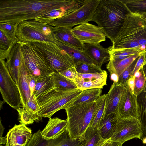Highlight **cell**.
<instances>
[{"instance_id":"6da1fadb","label":"cell","mask_w":146,"mask_h":146,"mask_svg":"<svg viewBox=\"0 0 146 146\" xmlns=\"http://www.w3.org/2000/svg\"><path fill=\"white\" fill-rule=\"evenodd\" d=\"M78 0H0V23L18 25L52 10L74 4Z\"/></svg>"},{"instance_id":"7a4b0ae2","label":"cell","mask_w":146,"mask_h":146,"mask_svg":"<svg viewBox=\"0 0 146 146\" xmlns=\"http://www.w3.org/2000/svg\"><path fill=\"white\" fill-rule=\"evenodd\" d=\"M130 13L122 0H100L90 21L95 22L113 43Z\"/></svg>"},{"instance_id":"3957f363","label":"cell","mask_w":146,"mask_h":146,"mask_svg":"<svg viewBox=\"0 0 146 146\" xmlns=\"http://www.w3.org/2000/svg\"><path fill=\"white\" fill-rule=\"evenodd\" d=\"M96 104V100L65 109L67 115V129L72 139L84 140Z\"/></svg>"},{"instance_id":"277c9868","label":"cell","mask_w":146,"mask_h":146,"mask_svg":"<svg viewBox=\"0 0 146 146\" xmlns=\"http://www.w3.org/2000/svg\"><path fill=\"white\" fill-rule=\"evenodd\" d=\"M82 92L77 89L66 91H58L55 88L36 98L38 106L37 114L42 117L51 118L56 112L65 109L67 104Z\"/></svg>"},{"instance_id":"5b68a950","label":"cell","mask_w":146,"mask_h":146,"mask_svg":"<svg viewBox=\"0 0 146 146\" xmlns=\"http://www.w3.org/2000/svg\"><path fill=\"white\" fill-rule=\"evenodd\" d=\"M29 42L42 54L54 72H60L75 66L72 58L54 41Z\"/></svg>"},{"instance_id":"8992f818","label":"cell","mask_w":146,"mask_h":146,"mask_svg":"<svg viewBox=\"0 0 146 146\" xmlns=\"http://www.w3.org/2000/svg\"><path fill=\"white\" fill-rule=\"evenodd\" d=\"M21 42L24 61L29 74L38 79L54 73L38 50L29 42Z\"/></svg>"},{"instance_id":"52a82bcc","label":"cell","mask_w":146,"mask_h":146,"mask_svg":"<svg viewBox=\"0 0 146 146\" xmlns=\"http://www.w3.org/2000/svg\"><path fill=\"white\" fill-rule=\"evenodd\" d=\"M100 0H86L79 8L69 14L51 22L48 25L55 27L72 28L88 23L94 15Z\"/></svg>"},{"instance_id":"ba28073f","label":"cell","mask_w":146,"mask_h":146,"mask_svg":"<svg viewBox=\"0 0 146 146\" xmlns=\"http://www.w3.org/2000/svg\"><path fill=\"white\" fill-rule=\"evenodd\" d=\"M0 91L3 101L16 110L21 99L18 88L11 76L4 60L0 59Z\"/></svg>"},{"instance_id":"9c48e42d","label":"cell","mask_w":146,"mask_h":146,"mask_svg":"<svg viewBox=\"0 0 146 146\" xmlns=\"http://www.w3.org/2000/svg\"><path fill=\"white\" fill-rule=\"evenodd\" d=\"M141 136L140 123L137 119L133 117L119 118L110 140L123 144L134 138L140 139Z\"/></svg>"},{"instance_id":"30bf717a","label":"cell","mask_w":146,"mask_h":146,"mask_svg":"<svg viewBox=\"0 0 146 146\" xmlns=\"http://www.w3.org/2000/svg\"><path fill=\"white\" fill-rule=\"evenodd\" d=\"M76 37L83 43L98 44L106 40L101 28L88 23L76 26L72 29Z\"/></svg>"},{"instance_id":"8fae6325","label":"cell","mask_w":146,"mask_h":146,"mask_svg":"<svg viewBox=\"0 0 146 146\" xmlns=\"http://www.w3.org/2000/svg\"><path fill=\"white\" fill-rule=\"evenodd\" d=\"M118 119L133 117L138 120L137 96L133 93L127 82L115 110Z\"/></svg>"},{"instance_id":"7c38bea8","label":"cell","mask_w":146,"mask_h":146,"mask_svg":"<svg viewBox=\"0 0 146 146\" xmlns=\"http://www.w3.org/2000/svg\"><path fill=\"white\" fill-rule=\"evenodd\" d=\"M40 130L33 134L26 146H80L78 140L72 139L66 129L56 139L46 140L42 137Z\"/></svg>"},{"instance_id":"4fadbf2b","label":"cell","mask_w":146,"mask_h":146,"mask_svg":"<svg viewBox=\"0 0 146 146\" xmlns=\"http://www.w3.org/2000/svg\"><path fill=\"white\" fill-rule=\"evenodd\" d=\"M107 72L103 70L100 73L96 74L78 73L74 79L78 88L84 90L96 88H102L107 85Z\"/></svg>"},{"instance_id":"5bb4252c","label":"cell","mask_w":146,"mask_h":146,"mask_svg":"<svg viewBox=\"0 0 146 146\" xmlns=\"http://www.w3.org/2000/svg\"><path fill=\"white\" fill-rule=\"evenodd\" d=\"M32 136L31 130L26 125H15L7 133L6 146H26Z\"/></svg>"},{"instance_id":"9a60e30c","label":"cell","mask_w":146,"mask_h":146,"mask_svg":"<svg viewBox=\"0 0 146 146\" xmlns=\"http://www.w3.org/2000/svg\"><path fill=\"white\" fill-rule=\"evenodd\" d=\"M125 20L127 22L139 45L146 50V20L139 14L130 13Z\"/></svg>"},{"instance_id":"2e32d148","label":"cell","mask_w":146,"mask_h":146,"mask_svg":"<svg viewBox=\"0 0 146 146\" xmlns=\"http://www.w3.org/2000/svg\"><path fill=\"white\" fill-rule=\"evenodd\" d=\"M16 36L18 41L22 42L33 41H53L50 38L25 21L17 25L16 29Z\"/></svg>"},{"instance_id":"e0dca14e","label":"cell","mask_w":146,"mask_h":146,"mask_svg":"<svg viewBox=\"0 0 146 146\" xmlns=\"http://www.w3.org/2000/svg\"><path fill=\"white\" fill-rule=\"evenodd\" d=\"M23 58L21 43L18 41L12 48L5 62L9 72L17 86L19 69Z\"/></svg>"},{"instance_id":"ac0fdd59","label":"cell","mask_w":146,"mask_h":146,"mask_svg":"<svg viewBox=\"0 0 146 146\" xmlns=\"http://www.w3.org/2000/svg\"><path fill=\"white\" fill-rule=\"evenodd\" d=\"M84 51L94 64L100 68L109 61L110 55L108 48H105L100 44L84 43Z\"/></svg>"},{"instance_id":"d6986e66","label":"cell","mask_w":146,"mask_h":146,"mask_svg":"<svg viewBox=\"0 0 146 146\" xmlns=\"http://www.w3.org/2000/svg\"><path fill=\"white\" fill-rule=\"evenodd\" d=\"M126 84L119 85L117 82H113L109 92L106 94L104 116L111 113H115L116 108L125 88Z\"/></svg>"},{"instance_id":"ffe728a7","label":"cell","mask_w":146,"mask_h":146,"mask_svg":"<svg viewBox=\"0 0 146 146\" xmlns=\"http://www.w3.org/2000/svg\"><path fill=\"white\" fill-rule=\"evenodd\" d=\"M67 121L57 117L50 118L41 131L42 137L46 140L54 139L60 137L67 129Z\"/></svg>"},{"instance_id":"44dd1931","label":"cell","mask_w":146,"mask_h":146,"mask_svg":"<svg viewBox=\"0 0 146 146\" xmlns=\"http://www.w3.org/2000/svg\"><path fill=\"white\" fill-rule=\"evenodd\" d=\"M72 28L54 27L53 31L54 40L72 46L81 51H84V44L80 42L72 32Z\"/></svg>"},{"instance_id":"7402d4cb","label":"cell","mask_w":146,"mask_h":146,"mask_svg":"<svg viewBox=\"0 0 146 146\" xmlns=\"http://www.w3.org/2000/svg\"><path fill=\"white\" fill-rule=\"evenodd\" d=\"M29 74L25 63L23 56L22 61L19 69L17 87L21 96L22 107L25 109L28 101L31 95L28 80L27 76Z\"/></svg>"},{"instance_id":"603a6c76","label":"cell","mask_w":146,"mask_h":146,"mask_svg":"<svg viewBox=\"0 0 146 146\" xmlns=\"http://www.w3.org/2000/svg\"><path fill=\"white\" fill-rule=\"evenodd\" d=\"M86 0H79L76 3L66 7L54 9L50 12L36 17L35 20L46 24L60 18L76 10L85 3Z\"/></svg>"},{"instance_id":"cb8c5ba5","label":"cell","mask_w":146,"mask_h":146,"mask_svg":"<svg viewBox=\"0 0 146 146\" xmlns=\"http://www.w3.org/2000/svg\"><path fill=\"white\" fill-rule=\"evenodd\" d=\"M138 120L141 131L140 139L146 144V88L137 96Z\"/></svg>"},{"instance_id":"d4e9b609","label":"cell","mask_w":146,"mask_h":146,"mask_svg":"<svg viewBox=\"0 0 146 146\" xmlns=\"http://www.w3.org/2000/svg\"><path fill=\"white\" fill-rule=\"evenodd\" d=\"M118 119L115 113L104 116L98 129L102 139H110L114 132Z\"/></svg>"},{"instance_id":"484cf974","label":"cell","mask_w":146,"mask_h":146,"mask_svg":"<svg viewBox=\"0 0 146 146\" xmlns=\"http://www.w3.org/2000/svg\"><path fill=\"white\" fill-rule=\"evenodd\" d=\"M102 92V89L100 88L82 91L79 95L67 104L65 109L71 106L95 101L100 96Z\"/></svg>"},{"instance_id":"4316f807","label":"cell","mask_w":146,"mask_h":146,"mask_svg":"<svg viewBox=\"0 0 146 146\" xmlns=\"http://www.w3.org/2000/svg\"><path fill=\"white\" fill-rule=\"evenodd\" d=\"M54 42L72 58L75 64L78 62L95 64L84 51H81L72 46L56 40H54Z\"/></svg>"},{"instance_id":"83f0119b","label":"cell","mask_w":146,"mask_h":146,"mask_svg":"<svg viewBox=\"0 0 146 146\" xmlns=\"http://www.w3.org/2000/svg\"><path fill=\"white\" fill-rule=\"evenodd\" d=\"M141 54L132 55L119 61L110 60L106 68L110 74L115 73L119 76Z\"/></svg>"},{"instance_id":"f1b7e54d","label":"cell","mask_w":146,"mask_h":146,"mask_svg":"<svg viewBox=\"0 0 146 146\" xmlns=\"http://www.w3.org/2000/svg\"><path fill=\"white\" fill-rule=\"evenodd\" d=\"M52 75L37 79L33 94L36 98L55 89Z\"/></svg>"},{"instance_id":"f546056e","label":"cell","mask_w":146,"mask_h":146,"mask_svg":"<svg viewBox=\"0 0 146 146\" xmlns=\"http://www.w3.org/2000/svg\"><path fill=\"white\" fill-rule=\"evenodd\" d=\"M108 48L110 55V60L115 61H120L132 55L141 54L146 50L137 48L113 49L111 46Z\"/></svg>"},{"instance_id":"4dcf8cb0","label":"cell","mask_w":146,"mask_h":146,"mask_svg":"<svg viewBox=\"0 0 146 146\" xmlns=\"http://www.w3.org/2000/svg\"><path fill=\"white\" fill-rule=\"evenodd\" d=\"M106 94L100 96L96 100V104L89 127L98 129L104 117Z\"/></svg>"},{"instance_id":"1f68e13d","label":"cell","mask_w":146,"mask_h":146,"mask_svg":"<svg viewBox=\"0 0 146 146\" xmlns=\"http://www.w3.org/2000/svg\"><path fill=\"white\" fill-rule=\"evenodd\" d=\"M52 75L57 91L63 92L78 89L74 80L67 78L58 72H54Z\"/></svg>"},{"instance_id":"d6a6232c","label":"cell","mask_w":146,"mask_h":146,"mask_svg":"<svg viewBox=\"0 0 146 146\" xmlns=\"http://www.w3.org/2000/svg\"><path fill=\"white\" fill-rule=\"evenodd\" d=\"M0 32V59L5 60L17 41L9 38L1 30Z\"/></svg>"},{"instance_id":"836d02e7","label":"cell","mask_w":146,"mask_h":146,"mask_svg":"<svg viewBox=\"0 0 146 146\" xmlns=\"http://www.w3.org/2000/svg\"><path fill=\"white\" fill-rule=\"evenodd\" d=\"M129 12L141 14L146 12V0H122Z\"/></svg>"},{"instance_id":"e575fe53","label":"cell","mask_w":146,"mask_h":146,"mask_svg":"<svg viewBox=\"0 0 146 146\" xmlns=\"http://www.w3.org/2000/svg\"><path fill=\"white\" fill-rule=\"evenodd\" d=\"M84 139V146H95L102 139L98 129L89 127L85 132Z\"/></svg>"},{"instance_id":"d590c367","label":"cell","mask_w":146,"mask_h":146,"mask_svg":"<svg viewBox=\"0 0 146 146\" xmlns=\"http://www.w3.org/2000/svg\"><path fill=\"white\" fill-rule=\"evenodd\" d=\"M24 21L37 29L44 35L50 38L53 41H54L53 31L54 27L45 24L35 19Z\"/></svg>"},{"instance_id":"8d00e7d4","label":"cell","mask_w":146,"mask_h":146,"mask_svg":"<svg viewBox=\"0 0 146 146\" xmlns=\"http://www.w3.org/2000/svg\"><path fill=\"white\" fill-rule=\"evenodd\" d=\"M134 84L133 94L136 96L146 88V78L144 74L142 67L134 76Z\"/></svg>"},{"instance_id":"74e56055","label":"cell","mask_w":146,"mask_h":146,"mask_svg":"<svg viewBox=\"0 0 146 146\" xmlns=\"http://www.w3.org/2000/svg\"><path fill=\"white\" fill-rule=\"evenodd\" d=\"M76 71L80 74H96L101 73L103 71L101 68L95 64L78 62L75 64Z\"/></svg>"},{"instance_id":"f35d334b","label":"cell","mask_w":146,"mask_h":146,"mask_svg":"<svg viewBox=\"0 0 146 146\" xmlns=\"http://www.w3.org/2000/svg\"><path fill=\"white\" fill-rule=\"evenodd\" d=\"M38 109L36 99L33 94L28 101L25 110L32 115L35 121L36 122L39 121L41 119L37 114Z\"/></svg>"},{"instance_id":"ab89813d","label":"cell","mask_w":146,"mask_h":146,"mask_svg":"<svg viewBox=\"0 0 146 146\" xmlns=\"http://www.w3.org/2000/svg\"><path fill=\"white\" fill-rule=\"evenodd\" d=\"M17 25L5 23H0V30L9 38L18 41L16 36V29Z\"/></svg>"},{"instance_id":"60d3db41","label":"cell","mask_w":146,"mask_h":146,"mask_svg":"<svg viewBox=\"0 0 146 146\" xmlns=\"http://www.w3.org/2000/svg\"><path fill=\"white\" fill-rule=\"evenodd\" d=\"M138 58L135 60L119 76L117 84L123 85L127 82L129 79L133 76V73Z\"/></svg>"},{"instance_id":"b9f144b4","label":"cell","mask_w":146,"mask_h":146,"mask_svg":"<svg viewBox=\"0 0 146 146\" xmlns=\"http://www.w3.org/2000/svg\"><path fill=\"white\" fill-rule=\"evenodd\" d=\"M17 110L19 115L21 123L25 125L32 124L35 121L32 115L25 108L20 107Z\"/></svg>"},{"instance_id":"7bdbcfd3","label":"cell","mask_w":146,"mask_h":146,"mask_svg":"<svg viewBox=\"0 0 146 146\" xmlns=\"http://www.w3.org/2000/svg\"><path fill=\"white\" fill-rule=\"evenodd\" d=\"M59 73L65 77L73 80H74L78 74L75 67H71Z\"/></svg>"},{"instance_id":"ee69618b","label":"cell","mask_w":146,"mask_h":146,"mask_svg":"<svg viewBox=\"0 0 146 146\" xmlns=\"http://www.w3.org/2000/svg\"><path fill=\"white\" fill-rule=\"evenodd\" d=\"M145 51L141 54L138 58L133 70V76L146 63V60L145 57Z\"/></svg>"},{"instance_id":"f6af8a7d","label":"cell","mask_w":146,"mask_h":146,"mask_svg":"<svg viewBox=\"0 0 146 146\" xmlns=\"http://www.w3.org/2000/svg\"><path fill=\"white\" fill-rule=\"evenodd\" d=\"M27 78L29 85L32 95L34 91L37 78L29 74L28 75Z\"/></svg>"},{"instance_id":"bcb514c9","label":"cell","mask_w":146,"mask_h":146,"mask_svg":"<svg viewBox=\"0 0 146 146\" xmlns=\"http://www.w3.org/2000/svg\"><path fill=\"white\" fill-rule=\"evenodd\" d=\"M4 127L2 125L1 122L0 121V145L1 144H4L6 143V137H3V133Z\"/></svg>"},{"instance_id":"7dc6e473","label":"cell","mask_w":146,"mask_h":146,"mask_svg":"<svg viewBox=\"0 0 146 146\" xmlns=\"http://www.w3.org/2000/svg\"><path fill=\"white\" fill-rule=\"evenodd\" d=\"M113 142V141H111L110 139L105 140L102 139L95 146H110Z\"/></svg>"},{"instance_id":"c3c4849f","label":"cell","mask_w":146,"mask_h":146,"mask_svg":"<svg viewBox=\"0 0 146 146\" xmlns=\"http://www.w3.org/2000/svg\"><path fill=\"white\" fill-rule=\"evenodd\" d=\"M127 84L133 93V89L134 84V76L132 77L129 79L127 82Z\"/></svg>"},{"instance_id":"681fc988","label":"cell","mask_w":146,"mask_h":146,"mask_svg":"<svg viewBox=\"0 0 146 146\" xmlns=\"http://www.w3.org/2000/svg\"><path fill=\"white\" fill-rule=\"evenodd\" d=\"M110 78L111 80L113 82H117L118 80V76L115 73L110 74Z\"/></svg>"},{"instance_id":"f907efd6","label":"cell","mask_w":146,"mask_h":146,"mask_svg":"<svg viewBox=\"0 0 146 146\" xmlns=\"http://www.w3.org/2000/svg\"><path fill=\"white\" fill-rule=\"evenodd\" d=\"M123 144L117 142H113L110 146H122Z\"/></svg>"},{"instance_id":"816d5d0a","label":"cell","mask_w":146,"mask_h":146,"mask_svg":"<svg viewBox=\"0 0 146 146\" xmlns=\"http://www.w3.org/2000/svg\"><path fill=\"white\" fill-rule=\"evenodd\" d=\"M142 69L145 77L146 78V63L143 65Z\"/></svg>"},{"instance_id":"f5cc1de1","label":"cell","mask_w":146,"mask_h":146,"mask_svg":"<svg viewBox=\"0 0 146 146\" xmlns=\"http://www.w3.org/2000/svg\"><path fill=\"white\" fill-rule=\"evenodd\" d=\"M139 14L142 17L146 20V12Z\"/></svg>"},{"instance_id":"db71d44e","label":"cell","mask_w":146,"mask_h":146,"mask_svg":"<svg viewBox=\"0 0 146 146\" xmlns=\"http://www.w3.org/2000/svg\"><path fill=\"white\" fill-rule=\"evenodd\" d=\"M145 59L146 60V50L145 51Z\"/></svg>"},{"instance_id":"11a10c76","label":"cell","mask_w":146,"mask_h":146,"mask_svg":"<svg viewBox=\"0 0 146 146\" xmlns=\"http://www.w3.org/2000/svg\"><path fill=\"white\" fill-rule=\"evenodd\" d=\"M0 146H2L1 145H0ZM5 146H6V145H5Z\"/></svg>"},{"instance_id":"9f6ffc18","label":"cell","mask_w":146,"mask_h":146,"mask_svg":"<svg viewBox=\"0 0 146 146\" xmlns=\"http://www.w3.org/2000/svg\"></svg>"},{"instance_id":"6f0895ef","label":"cell","mask_w":146,"mask_h":146,"mask_svg":"<svg viewBox=\"0 0 146 146\" xmlns=\"http://www.w3.org/2000/svg\"></svg>"}]
</instances>
